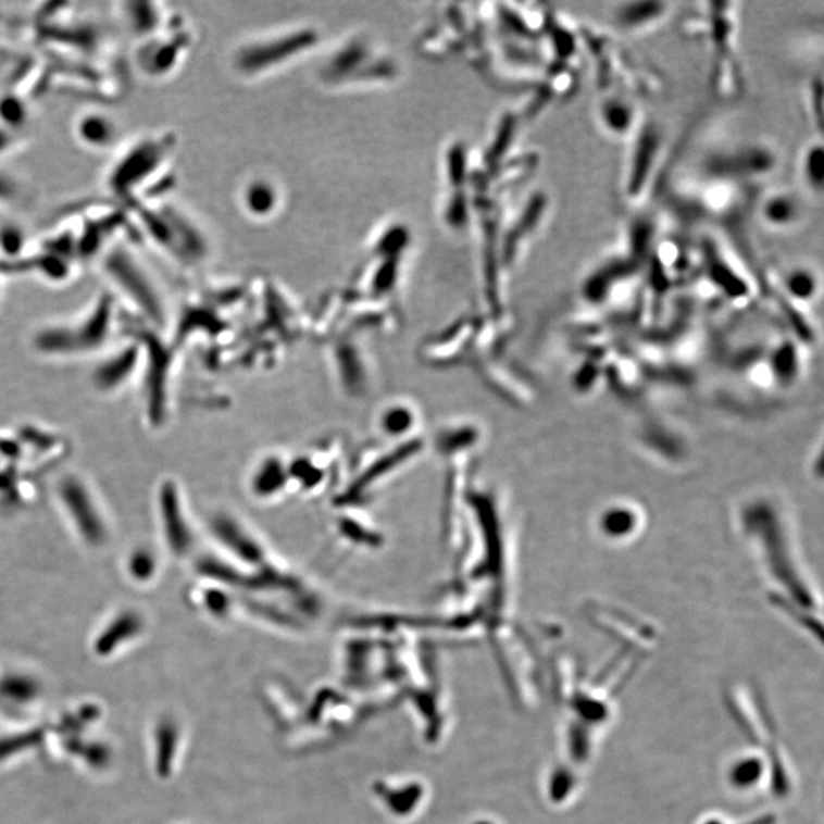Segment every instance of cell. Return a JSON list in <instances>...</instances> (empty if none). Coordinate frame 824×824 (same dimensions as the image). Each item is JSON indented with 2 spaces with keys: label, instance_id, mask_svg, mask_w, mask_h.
Here are the masks:
<instances>
[{
  "label": "cell",
  "instance_id": "1",
  "mask_svg": "<svg viewBox=\"0 0 824 824\" xmlns=\"http://www.w3.org/2000/svg\"><path fill=\"white\" fill-rule=\"evenodd\" d=\"M98 130L113 132V124L105 116L98 115L86 116L78 124V135L82 136L83 141L92 143V146H104Z\"/></svg>",
  "mask_w": 824,
  "mask_h": 824
},
{
  "label": "cell",
  "instance_id": "2",
  "mask_svg": "<svg viewBox=\"0 0 824 824\" xmlns=\"http://www.w3.org/2000/svg\"><path fill=\"white\" fill-rule=\"evenodd\" d=\"M794 205L791 200L774 199L766 208V215L771 219V222H789L792 217Z\"/></svg>",
  "mask_w": 824,
  "mask_h": 824
},
{
  "label": "cell",
  "instance_id": "3",
  "mask_svg": "<svg viewBox=\"0 0 824 824\" xmlns=\"http://www.w3.org/2000/svg\"><path fill=\"white\" fill-rule=\"evenodd\" d=\"M823 154L822 150H814L808 158V176L815 185L823 179Z\"/></svg>",
  "mask_w": 824,
  "mask_h": 824
},
{
  "label": "cell",
  "instance_id": "4",
  "mask_svg": "<svg viewBox=\"0 0 824 824\" xmlns=\"http://www.w3.org/2000/svg\"><path fill=\"white\" fill-rule=\"evenodd\" d=\"M789 282H791V287L796 292L803 295L804 292H808L809 287H811V282H814V278L811 279L808 274L800 272V274L794 275Z\"/></svg>",
  "mask_w": 824,
  "mask_h": 824
}]
</instances>
